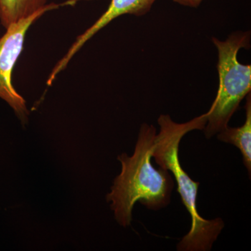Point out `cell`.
Wrapping results in <instances>:
<instances>
[{"label": "cell", "instance_id": "7a4b0ae2", "mask_svg": "<svg viewBox=\"0 0 251 251\" xmlns=\"http://www.w3.org/2000/svg\"><path fill=\"white\" fill-rule=\"evenodd\" d=\"M207 122L206 113L185 123H176L170 115H161L158 119L159 133L156 135L151 157L157 164L174 175L177 191L191 217V229L176 246L178 251H209L224 228L220 218L203 219L197 208L200 183L190 178L180 164L179 144L185 135L194 130H203Z\"/></svg>", "mask_w": 251, "mask_h": 251}, {"label": "cell", "instance_id": "6da1fadb", "mask_svg": "<svg viewBox=\"0 0 251 251\" xmlns=\"http://www.w3.org/2000/svg\"><path fill=\"white\" fill-rule=\"evenodd\" d=\"M156 128L144 123L131 156L124 153L118 156L122 171L114 180L111 191L106 196L117 222L126 227L132 221L135 203L150 210H160L171 203L175 187L172 173L165 168L156 169L151 163V153Z\"/></svg>", "mask_w": 251, "mask_h": 251}, {"label": "cell", "instance_id": "5b68a950", "mask_svg": "<svg viewBox=\"0 0 251 251\" xmlns=\"http://www.w3.org/2000/svg\"><path fill=\"white\" fill-rule=\"evenodd\" d=\"M156 0H111L106 11L81 35L77 36L76 40L72 44L67 54L57 62L52 69L47 80V85L53 83L57 75L64 70L74 55L80 50L90 39H92L100 29H103L113 20L123 15L130 14L137 16L148 14Z\"/></svg>", "mask_w": 251, "mask_h": 251}, {"label": "cell", "instance_id": "3957f363", "mask_svg": "<svg viewBox=\"0 0 251 251\" xmlns=\"http://www.w3.org/2000/svg\"><path fill=\"white\" fill-rule=\"evenodd\" d=\"M211 41L218 50L219 85L216 98L206 112L207 122L203 130L207 139L228 126L231 117L251 90V64H243L237 58L241 49L250 48V31H237L226 40L213 37Z\"/></svg>", "mask_w": 251, "mask_h": 251}, {"label": "cell", "instance_id": "277c9868", "mask_svg": "<svg viewBox=\"0 0 251 251\" xmlns=\"http://www.w3.org/2000/svg\"><path fill=\"white\" fill-rule=\"evenodd\" d=\"M79 0H69L61 4L50 3L42 9L26 18L13 23L6 28V33L0 39V98L4 100L14 110L23 125L27 122L29 115L26 102L15 90L12 74L23 47L28 29L48 11L68 5L76 4Z\"/></svg>", "mask_w": 251, "mask_h": 251}, {"label": "cell", "instance_id": "ba28073f", "mask_svg": "<svg viewBox=\"0 0 251 251\" xmlns=\"http://www.w3.org/2000/svg\"><path fill=\"white\" fill-rule=\"evenodd\" d=\"M173 1L182 6L197 8L202 2L203 0H173Z\"/></svg>", "mask_w": 251, "mask_h": 251}, {"label": "cell", "instance_id": "8992f818", "mask_svg": "<svg viewBox=\"0 0 251 251\" xmlns=\"http://www.w3.org/2000/svg\"><path fill=\"white\" fill-rule=\"evenodd\" d=\"M245 123L239 127H227L219 132L218 139L224 143L231 144L240 150L243 163L247 169L249 177L251 174V94L246 97Z\"/></svg>", "mask_w": 251, "mask_h": 251}, {"label": "cell", "instance_id": "52a82bcc", "mask_svg": "<svg viewBox=\"0 0 251 251\" xmlns=\"http://www.w3.org/2000/svg\"><path fill=\"white\" fill-rule=\"evenodd\" d=\"M50 0H0V23L4 28L50 4Z\"/></svg>", "mask_w": 251, "mask_h": 251}]
</instances>
